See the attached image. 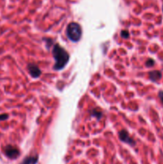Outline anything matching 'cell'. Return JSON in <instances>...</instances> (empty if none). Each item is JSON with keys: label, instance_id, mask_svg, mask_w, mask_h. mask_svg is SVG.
Masks as SVG:
<instances>
[{"label": "cell", "instance_id": "obj_1", "mask_svg": "<svg viewBox=\"0 0 163 164\" xmlns=\"http://www.w3.org/2000/svg\"><path fill=\"white\" fill-rule=\"evenodd\" d=\"M52 55L55 59V64L53 68L55 70L63 69L70 59V55L67 51L59 44H55L52 50Z\"/></svg>", "mask_w": 163, "mask_h": 164}, {"label": "cell", "instance_id": "obj_2", "mask_svg": "<svg viewBox=\"0 0 163 164\" xmlns=\"http://www.w3.org/2000/svg\"><path fill=\"white\" fill-rule=\"evenodd\" d=\"M66 36L71 42H77L81 39L83 31L81 26L77 22H70L66 30Z\"/></svg>", "mask_w": 163, "mask_h": 164}, {"label": "cell", "instance_id": "obj_3", "mask_svg": "<svg viewBox=\"0 0 163 164\" xmlns=\"http://www.w3.org/2000/svg\"><path fill=\"white\" fill-rule=\"evenodd\" d=\"M4 154L6 156L10 159H17L20 155V151L18 148L12 145H7L4 148Z\"/></svg>", "mask_w": 163, "mask_h": 164}, {"label": "cell", "instance_id": "obj_4", "mask_svg": "<svg viewBox=\"0 0 163 164\" xmlns=\"http://www.w3.org/2000/svg\"><path fill=\"white\" fill-rule=\"evenodd\" d=\"M118 137L121 141L125 143H127L131 147H133L136 145L135 140L130 135L129 132L126 130H122L118 133Z\"/></svg>", "mask_w": 163, "mask_h": 164}, {"label": "cell", "instance_id": "obj_5", "mask_svg": "<svg viewBox=\"0 0 163 164\" xmlns=\"http://www.w3.org/2000/svg\"><path fill=\"white\" fill-rule=\"evenodd\" d=\"M27 70L28 72L30 75V76L34 79L38 78L42 74L41 70L39 69V67L35 63H29L27 65Z\"/></svg>", "mask_w": 163, "mask_h": 164}, {"label": "cell", "instance_id": "obj_6", "mask_svg": "<svg viewBox=\"0 0 163 164\" xmlns=\"http://www.w3.org/2000/svg\"><path fill=\"white\" fill-rule=\"evenodd\" d=\"M149 79L152 82H158L162 79V73L159 70H152L149 73Z\"/></svg>", "mask_w": 163, "mask_h": 164}, {"label": "cell", "instance_id": "obj_7", "mask_svg": "<svg viewBox=\"0 0 163 164\" xmlns=\"http://www.w3.org/2000/svg\"><path fill=\"white\" fill-rule=\"evenodd\" d=\"M38 156L34 155V156H27L23 159L20 164H36L38 163Z\"/></svg>", "mask_w": 163, "mask_h": 164}, {"label": "cell", "instance_id": "obj_8", "mask_svg": "<svg viewBox=\"0 0 163 164\" xmlns=\"http://www.w3.org/2000/svg\"><path fill=\"white\" fill-rule=\"evenodd\" d=\"M90 114H91V116L95 117L97 119L99 120L101 118L103 117V111H102L98 107H97V108H94V109L90 111Z\"/></svg>", "mask_w": 163, "mask_h": 164}, {"label": "cell", "instance_id": "obj_9", "mask_svg": "<svg viewBox=\"0 0 163 164\" xmlns=\"http://www.w3.org/2000/svg\"><path fill=\"white\" fill-rule=\"evenodd\" d=\"M154 63H155L154 60L152 59H148L146 60V66L147 67H152L153 66H154Z\"/></svg>", "mask_w": 163, "mask_h": 164}, {"label": "cell", "instance_id": "obj_10", "mask_svg": "<svg viewBox=\"0 0 163 164\" xmlns=\"http://www.w3.org/2000/svg\"><path fill=\"white\" fill-rule=\"evenodd\" d=\"M121 36L123 39H128L130 37V33H129V31L127 30H123L121 32Z\"/></svg>", "mask_w": 163, "mask_h": 164}, {"label": "cell", "instance_id": "obj_11", "mask_svg": "<svg viewBox=\"0 0 163 164\" xmlns=\"http://www.w3.org/2000/svg\"><path fill=\"white\" fill-rule=\"evenodd\" d=\"M9 116L7 114H0V121H4V120L7 119Z\"/></svg>", "mask_w": 163, "mask_h": 164}, {"label": "cell", "instance_id": "obj_12", "mask_svg": "<svg viewBox=\"0 0 163 164\" xmlns=\"http://www.w3.org/2000/svg\"><path fill=\"white\" fill-rule=\"evenodd\" d=\"M158 97H159L161 102L163 104V91H160L158 92Z\"/></svg>", "mask_w": 163, "mask_h": 164}, {"label": "cell", "instance_id": "obj_13", "mask_svg": "<svg viewBox=\"0 0 163 164\" xmlns=\"http://www.w3.org/2000/svg\"><path fill=\"white\" fill-rule=\"evenodd\" d=\"M162 12H163V6H162Z\"/></svg>", "mask_w": 163, "mask_h": 164}]
</instances>
